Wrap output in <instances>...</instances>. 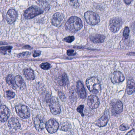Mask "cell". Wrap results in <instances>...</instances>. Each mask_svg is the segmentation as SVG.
<instances>
[{
    "label": "cell",
    "mask_w": 135,
    "mask_h": 135,
    "mask_svg": "<svg viewBox=\"0 0 135 135\" xmlns=\"http://www.w3.org/2000/svg\"><path fill=\"white\" fill-rule=\"evenodd\" d=\"M65 18L62 13H56L54 14L51 19L52 25L56 27H60L64 22Z\"/></svg>",
    "instance_id": "cell-8"
},
{
    "label": "cell",
    "mask_w": 135,
    "mask_h": 135,
    "mask_svg": "<svg viewBox=\"0 0 135 135\" xmlns=\"http://www.w3.org/2000/svg\"><path fill=\"white\" fill-rule=\"evenodd\" d=\"M12 47L11 46H7L5 47H2L0 48V50L3 54H6L7 52H11V50L12 49Z\"/></svg>",
    "instance_id": "cell-27"
},
{
    "label": "cell",
    "mask_w": 135,
    "mask_h": 135,
    "mask_svg": "<svg viewBox=\"0 0 135 135\" xmlns=\"http://www.w3.org/2000/svg\"><path fill=\"white\" fill-rule=\"evenodd\" d=\"M99 99L97 96L90 95L88 96L87 99V104L90 109H97L99 105Z\"/></svg>",
    "instance_id": "cell-11"
},
{
    "label": "cell",
    "mask_w": 135,
    "mask_h": 135,
    "mask_svg": "<svg viewBox=\"0 0 135 135\" xmlns=\"http://www.w3.org/2000/svg\"><path fill=\"white\" fill-rule=\"evenodd\" d=\"M83 22L80 18L76 16L70 17L65 23L66 29L72 32H76L83 27Z\"/></svg>",
    "instance_id": "cell-1"
},
{
    "label": "cell",
    "mask_w": 135,
    "mask_h": 135,
    "mask_svg": "<svg viewBox=\"0 0 135 135\" xmlns=\"http://www.w3.org/2000/svg\"><path fill=\"white\" fill-rule=\"evenodd\" d=\"M109 113L108 110H106L102 117L98 120L96 122V125L100 127L105 126L109 121Z\"/></svg>",
    "instance_id": "cell-15"
},
{
    "label": "cell",
    "mask_w": 135,
    "mask_h": 135,
    "mask_svg": "<svg viewBox=\"0 0 135 135\" xmlns=\"http://www.w3.org/2000/svg\"><path fill=\"white\" fill-rule=\"evenodd\" d=\"M10 113V110L6 106H0V121L3 122H6L9 118Z\"/></svg>",
    "instance_id": "cell-14"
},
{
    "label": "cell",
    "mask_w": 135,
    "mask_h": 135,
    "mask_svg": "<svg viewBox=\"0 0 135 135\" xmlns=\"http://www.w3.org/2000/svg\"><path fill=\"white\" fill-rule=\"evenodd\" d=\"M122 20L118 17L111 19L109 23V29L111 32L116 33L119 31L122 25Z\"/></svg>",
    "instance_id": "cell-6"
},
{
    "label": "cell",
    "mask_w": 135,
    "mask_h": 135,
    "mask_svg": "<svg viewBox=\"0 0 135 135\" xmlns=\"http://www.w3.org/2000/svg\"><path fill=\"white\" fill-rule=\"evenodd\" d=\"M70 125L68 122H64L61 124L60 129L62 131H67L69 129Z\"/></svg>",
    "instance_id": "cell-26"
},
{
    "label": "cell",
    "mask_w": 135,
    "mask_h": 135,
    "mask_svg": "<svg viewBox=\"0 0 135 135\" xmlns=\"http://www.w3.org/2000/svg\"><path fill=\"white\" fill-rule=\"evenodd\" d=\"M105 36L100 34H95L90 37V40L94 43H101L105 41Z\"/></svg>",
    "instance_id": "cell-19"
},
{
    "label": "cell",
    "mask_w": 135,
    "mask_h": 135,
    "mask_svg": "<svg viewBox=\"0 0 135 135\" xmlns=\"http://www.w3.org/2000/svg\"><path fill=\"white\" fill-rule=\"evenodd\" d=\"M8 125L10 128L14 130L19 129L21 127V125L18 120L15 117L11 118L9 120Z\"/></svg>",
    "instance_id": "cell-18"
},
{
    "label": "cell",
    "mask_w": 135,
    "mask_h": 135,
    "mask_svg": "<svg viewBox=\"0 0 135 135\" xmlns=\"http://www.w3.org/2000/svg\"><path fill=\"white\" fill-rule=\"evenodd\" d=\"M67 54L69 56H73L76 55V52L73 50H69L67 51Z\"/></svg>",
    "instance_id": "cell-35"
},
{
    "label": "cell",
    "mask_w": 135,
    "mask_h": 135,
    "mask_svg": "<svg viewBox=\"0 0 135 135\" xmlns=\"http://www.w3.org/2000/svg\"><path fill=\"white\" fill-rule=\"evenodd\" d=\"M17 13L14 9H11L8 11L7 14V20L9 24H12L16 20Z\"/></svg>",
    "instance_id": "cell-16"
},
{
    "label": "cell",
    "mask_w": 135,
    "mask_h": 135,
    "mask_svg": "<svg viewBox=\"0 0 135 135\" xmlns=\"http://www.w3.org/2000/svg\"><path fill=\"white\" fill-rule=\"evenodd\" d=\"M129 33V28L128 27L125 28L123 31V37L125 39H127L128 38Z\"/></svg>",
    "instance_id": "cell-29"
},
{
    "label": "cell",
    "mask_w": 135,
    "mask_h": 135,
    "mask_svg": "<svg viewBox=\"0 0 135 135\" xmlns=\"http://www.w3.org/2000/svg\"><path fill=\"white\" fill-rule=\"evenodd\" d=\"M84 17L86 22L91 26L96 25L100 21V18L98 15L90 11L86 12L84 14Z\"/></svg>",
    "instance_id": "cell-4"
},
{
    "label": "cell",
    "mask_w": 135,
    "mask_h": 135,
    "mask_svg": "<svg viewBox=\"0 0 135 135\" xmlns=\"http://www.w3.org/2000/svg\"><path fill=\"white\" fill-rule=\"evenodd\" d=\"M30 54V53L29 52H25L19 54L18 55V56L19 57H27L29 56Z\"/></svg>",
    "instance_id": "cell-34"
},
{
    "label": "cell",
    "mask_w": 135,
    "mask_h": 135,
    "mask_svg": "<svg viewBox=\"0 0 135 135\" xmlns=\"http://www.w3.org/2000/svg\"><path fill=\"white\" fill-rule=\"evenodd\" d=\"M58 83L61 86H65L68 84L69 80L66 73H62L58 78Z\"/></svg>",
    "instance_id": "cell-21"
},
{
    "label": "cell",
    "mask_w": 135,
    "mask_h": 135,
    "mask_svg": "<svg viewBox=\"0 0 135 135\" xmlns=\"http://www.w3.org/2000/svg\"><path fill=\"white\" fill-rule=\"evenodd\" d=\"M135 91V83L132 79L129 80L127 86V93L128 95L132 94Z\"/></svg>",
    "instance_id": "cell-23"
},
{
    "label": "cell",
    "mask_w": 135,
    "mask_h": 135,
    "mask_svg": "<svg viewBox=\"0 0 135 135\" xmlns=\"http://www.w3.org/2000/svg\"><path fill=\"white\" fill-rule=\"evenodd\" d=\"M41 54V52L39 50H35L33 54V56L34 57H37L40 56Z\"/></svg>",
    "instance_id": "cell-36"
},
{
    "label": "cell",
    "mask_w": 135,
    "mask_h": 135,
    "mask_svg": "<svg viewBox=\"0 0 135 135\" xmlns=\"http://www.w3.org/2000/svg\"><path fill=\"white\" fill-rule=\"evenodd\" d=\"M123 107L122 102L120 100H117L115 103H113L111 108L112 115L117 116L123 111Z\"/></svg>",
    "instance_id": "cell-10"
},
{
    "label": "cell",
    "mask_w": 135,
    "mask_h": 135,
    "mask_svg": "<svg viewBox=\"0 0 135 135\" xmlns=\"http://www.w3.org/2000/svg\"><path fill=\"white\" fill-rule=\"evenodd\" d=\"M129 128V126L126 124H123L121 125L119 127V130L120 131H126Z\"/></svg>",
    "instance_id": "cell-31"
},
{
    "label": "cell",
    "mask_w": 135,
    "mask_h": 135,
    "mask_svg": "<svg viewBox=\"0 0 135 135\" xmlns=\"http://www.w3.org/2000/svg\"><path fill=\"white\" fill-rule=\"evenodd\" d=\"M76 89L79 97L82 99L86 98V94L85 88L81 81H78L76 83Z\"/></svg>",
    "instance_id": "cell-17"
},
{
    "label": "cell",
    "mask_w": 135,
    "mask_h": 135,
    "mask_svg": "<svg viewBox=\"0 0 135 135\" xmlns=\"http://www.w3.org/2000/svg\"><path fill=\"white\" fill-rule=\"evenodd\" d=\"M6 81L7 83L12 87V88L16 89V85L15 77L14 76L12 75H9L6 77Z\"/></svg>",
    "instance_id": "cell-24"
},
{
    "label": "cell",
    "mask_w": 135,
    "mask_h": 135,
    "mask_svg": "<svg viewBox=\"0 0 135 135\" xmlns=\"http://www.w3.org/2000/svg\"><path fill=\"white\" fill-rule=\"evenodd\" d=\"M49 108L52 114L56 115L60 113L61 112L60 107L57 98L53 97L50 99Z\"/></svg>",
    "instance_id": "cell-7"
},
{
    "label": "cell",
    "mask_w": 135,
    "mask_h": 135,
    "mask_svg": "<svg viewBox=\"0 0 135 135\" xmlns=\"http://www.w3.org/2000/svg\"><path fill=\"white\" fill-rule=\"evenodd\" d=\"M59 127V123L54 119H50L46 124V128L47 131L51 134L56 132Z\"/></svg>",
    "instance_id": "cell-9"
},
{
    "label": "cell",
    "mask_w": 135,
    "mask_h": 135,
    "mask_svg": "<svg viewBox=\"0 0 135 135\" xmlns=\"http://www.w3.org/2000/svg\"><path fill=\"white\" fill-rule=\"evenodd\" d=\"M41 68L44 70H48L51 68V65L50 64L48 63H42L40 65Z\"/></svg>",
    "instance_id": "cell-28"
},
{
    "label": "cell",
    "mask_w": 135,
    "mask_h": 135,
    "mask_svg": "<svg viewBox=\"0 0 135 135\" xmlns=\"http://www.w3.org/2000/svg\"><path fill=\"white\" fill-rule=\"evenodd\" d=\"M71 3V5L72 6H74L75 8L77 7H79V4L77 1H70Z\"/></svg>",
    "instance_id": "cell-37"
},
{
    "label": "cell",
    "mask_w": 135,
    "mask_h": 135,
    "mask_svg": "<svg viewBox=\"0 0 135 135\" xmlns=\"http://www.w3.org/2000/svg\"><path fill=\"white\" fill-rule=\"evenodd\" d=\"M44 12L40 7L36 6H32L25 11L23 15L27 19H31L39 15L43 14Z\"/></svg>",
    "instance_id": "cell-3"
},
{
    "label": "cell",
    "mask_w": 135,
    "mask_h": 135,
    "mask_svg": "<svg viewBox=\"0 0 135 135\" xmlns=\"http://www.w3.org/2000/svg\"><path fill=\"white\" fill-rule=\"evenodd\" d=\"M38 4L40 6L39 7L44 11V12H46L49 10L50 6L49 3L45 1H37Z\"/></svg>",
    "instance_id": "cell-25"
},
{
    "label": "cell",
    "mask_w": 135,
    "mask_h": 135,
    "mask_svg": "<svg viewBox=\"0 0 135 135\" xmlns=\"http://www.w3.org/2000/svg\"><path fill=\"white\" fill-rule=\"evenodd\" d=\"M17 114L21 118L26 119L29 118L30 115V109L25 105H18L15 107Z\"/></svg>",
    "instance_id": "cell-5"
},
{
    "label": "cell",
    "mask_w": 135,
    "mask_h": 135,
    "mask_svg": "<svg viewBox=\"0 0 135 135\" xmlns=\"http://www.w3.org/2000/svg\"><path fill=\"white\" fill-rule=\"evenodd\" d=\"M75 40V37L73 36H69L65 38L64 39V41L68 43H71Z\"/></svg>",
    "instance_id": "cell-30"
},
{
    "label": "cell",
    "mask_w": 135,
    "mask_h": 135,
    "mask_svg": "<svg viewBox=\"0 0 135 135\" xmlns=\"http://www.w3.org/2000/svg\"><path fill=\"white\" fill-rule=\"evenodd\" d=\"M111 82L114 84L118 83L123 82L125 79L124 76L121 72L116 71L110 75Z\"/></svg>",
    "instance_id": "cell-12"
},
{
    "label": "cell",
    "mask_w": 135,
    "mask_h": 135,
    "mask_svg": "<svg viewBox=\"0 0 135 135\" xmlns=\"http://www.w3.org/2000/svg\"><path fill=\"white\" fill-rule=\"evenodd\" d=\"M46 121L44 118L40 116H38L35 117L34 120V124L36 130L40 132L43 130L46 127Z\"/></svg>",
    "instance_id": "cell-13"
},
{
    "label": "cell",
    "mask_w": 135,
    "mask_h": 135,
    "mask_svg": "<svg viewBox=\"0 0 135 135\" xmlns=\"http://www.w3.org/2000/svg\"><path fill=\"white\" fill-rule=\"evenodd\" d=\"M126 135H135L134 129H133L129 131V132H128Z\"/></svg>",
    "instance_id": "cell-38"
},
{
    "label": "cell",
    "mask_w": 135,
    "mask_h": 135,
    "mask_svg": "<svg viewBox=\"0 0 135 135\" xmlns=\"http://www.w3.org/2000/svg\"><path fill=\"white\" fill-rule=\"evenodd\" d=\"M16 85L21 89H23L26 88V84L23 79L20 76L18 75L15 77Z\"/></svg>",
    "instance_id": "cell-22"
},
{
    "label": "cell",
    "mask_w": 135,
    "mask_h": 135,
    "mask_svg": "<svg viewBox=\"0 0 135 135\" xmlns=\"http://www.w3.org/2000/svg\"><path fill=\"white\" fill-rule=\"evenodd\" d=\"M7 96L10 98H13L15 97V93L11 90H8L6 91Z\"/></svg>",
    "instance_id": "cell-33"
},
{
    "label": "cell",
    "mask_w": 135,
    "mask_h": 135,
    "mask_svg": "<svg viewBox=\"0 0 135 135\" xmlns=\"http://www.w3.org/2000/svg\"><path fill=\"white\" fill-rule=\"evenodd\" d=\"M86 84L89 90L93 94H97L101 92V83L96 77H91L88 79L86 80Z\"/></svg>",
    "instance_id": "cell-2"
},
{
    "label": "cell",
    "mask_w": 135,
    "mask_h": 135,
    "mask_svg": "<svg viewBox=\"0 0 135 135\" xmlns=\"http://www.w3.org/2000/svg\"><path fill=\"white\" fill-rule=\"evenodd\" d=\"M23 75L27 79L33 80L35 79V74L33 71L30 68L24 69L23 71Z\"/></svg>",
    "instance_id": "cell-20"
},
{
    "label": "cell",
    "mask_w": 135,
    "mask_h": 135,
    "mask_svg": "<svg viewBox=\"0 0 135 135\" xmlns=\"http://www.w3.org/2000/svg\"><path fill=\"white\" fill-rule=\"evenodd\" d=\"M84 108V105H80L79 107H77L76 110L77 111L81 114L82 117L84 116V114L83 113V109Z\"/></svg>",
    "instance_id": "cell-32"
}]
</instances>
